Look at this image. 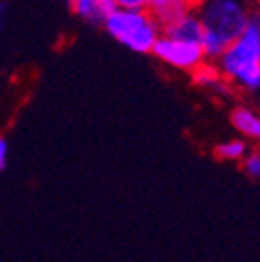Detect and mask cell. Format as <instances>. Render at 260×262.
Segmentation results:
<instances>
[{"label": "cell", "instance_id": "1", "mask_svg": "<svg viewBox=\"0 0 260 262\" xmlns=\"http://www.w3.org/2000/svg\"><path fill=\"white\" fill-rule=\"evenodd\" d=\"M196 17L206 34L221 38L225 44H231L246 29L252 9L250 0H202Z\"/></svg>", "mask_w": 260, "mask_h": 262}, {"label": "cell", "instance_id": "2", "mask_svg": "<svg viewBox=\"0 0 260 262\" xmlns=\"http://www.w3.org/2000/svg\"><path fill=\"white\" fill-rule=\"evenodd\" d=\"M104 27L115 40L134 52H152L156 40L160 38V25L146 11L117 9L104 21Z\"/></svg>", "mask_w": 260, "mask_h": 262}, {"label": "cell", "instance_id": "3", "mask_svg": "<svg viewBox=\"0 0 260 262\" xmlns=\"http://www.w3.org/2000/svg\"><path fill=\"white\" fill-rule=\"evenodd\" d=\"M260 67V19L258 13H252L242 36L227 46L219 58V73L227 77H237L242 71Z\"/></svg>", "mask_w": 260, "mask_h": 262}, {"label": "cell", "instance_id": "4", "mask_svg": "<svg viewBox=\"0 0 260 262\" xmlns=\"http://www.w3.org/2000/svg\"><path fill=\"white\" fill-rule=\"evenodd\" d=\"M152 52L169 64L177 69H183V71H193L196 67L204 62V56H202V48L198 44H185V42H175V40H169L165 36H160L152 48Z\"/></svg>", "mask_w": 260, "mask_h": 262}, {"label": "cell", "instance_id": "5", "mask_svg": "<svg viewBox=\"0 0 260 262\" xmlns=\"http://www.w3.org/2000/svg\"><path fill=\"white\" fill-rule=\"evenodd\" d=\"M162 36L169 38V40H175V42H185V44H198L202 42V36H204V27L200 23V19L196 17V13H187L171 23H167L162 27Z\"/></svg>", "mask_w": 260, "mask_h": 262}, {"label": "cell", "instance_id": "6", "mask_svg": "<svg viewBox=\"0 0 260 262\" xmlns=\"http://www.w3.org/2000/svg\"><path fill=\"white\" fill-rule=\"evenodd\" d=\"M189 3L191 0H150V17L165 27L167 23L183 17L189 13Z\"/></svg>", "mask_w": 260, "mask_h": 262}, {"label": "cell", "instance_id": "7", "mask_svg": "<svg viewBox=\"0 0 260 262\" xmlns=\"http://www.w3.org/2000/svg\"><path fill=\"white\" fill-rule=\"evenodd\" d=\"M75 13L92 23H102L117 11L115 0H71Z\"/></svg>", "mask_w": 260, "mask_h": 262}, {"label": "cell", "instance_id": "8", "mask_svg": "<svg viewBox=\"0 0 260 262\" xmlns=\"http://www.w3.org/2000/svg\"><path fill=\"white\" fill-rule=\"evenodd\" d=\"M231 123L240 134L250 136V138H260V119L254 111H250L246 106L235 108L231 115Z\"/></svg>", "mask_w": 260, "mask_h": 262}, {"label": "cell", "instance_id": "9", "mask_svg": "<svg viewBox=\"0 0 260 262\" xmlns=\"http://www.w3.org/2000/svg\"><path fill=\"white\" fill-rule=\"evenodd\" d=\"M216 154L221 158H227V160H237V158H244L248 154V148L242 140H231V142H225L216 148Z\"/></svg>", "mask_w": 260, "mask_h": 262}, {"label": "cell", "instance_id": "10", "mask_svg": "<svg viewBox=\"0 0 260 262\" xmlns=\"http://www.w3.org/2000/svg\"><path fill=\"white\" fill-rule=\"evenodd\" d=\"M219 77H221V73L216 67H212V64L202 62L200 67L193 69V79H196V83H200V85H216Z\"/></svg>", "mask_w": 260, "mask_h": 262}, {"label": "cell", "instance_id": "11", "mask_svg": "<svg viewBox=\"0 0 260 262\" xmlns=\"http://www.w3.org/2000/svg\"><path fill=\"white\" fill-rule=\"evenodd\" d=\"M244 169L250 177H258L260 175V154L258 152H250L246 154V160H244Z\"/></svg>", "mask_w": 260, "mask_h": 262}, {"label": "cell", "instance_id": "12", "mask_svg": "<svg viewBox=\"0 0 260 262\" xmlns=\"http://www.w3.org/2000/svg\"><path fill=\"white\" fill-rule=\"evenodd\" d=\"M117 9H127V11H146L150 0H115Z\"/></svg>", "mask_w": 260, "mask_h": 262}, {"label": "cell", "instance_id": "13", "mask_svg": "<svg viewBox=\"0 0 260 262\" xmlns=\"http://www.w3.org/2000/svg\"><path fill=\"white\" fill-rule=\"evenodd\" d=\"M7 154H9V146L3 138H0V171H3L5 165H7Z\"/></svg>", "mask_w": 260, "mask_h": 262}, {"label": "cell", "instance_id": "14", "mask_svg": "<svg viewBox=\"0 0 260 262\" xmlns=\"http://www.w3.org/2000/svg\"><path fill=\"white\" fill-rule=\"evenodd\" d=\"M3 21H5V5L0 3V29H3Z\"/></svg>", "mask_w": 260, "mask_h": 262}]
</instances>
